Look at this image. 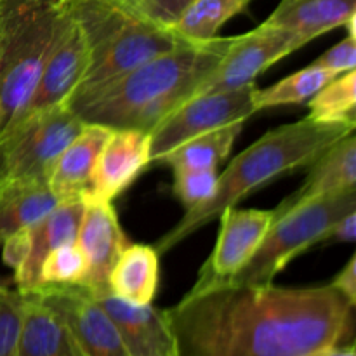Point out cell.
<instances>
[{"label": "cell", "instance_id": "cell-1", "mask_svg": "<svg viewBox=\"0 0 356 356\" xmlns=\"http://www.w3.org/2000/svg\"><path fill=\"white\" fill-rule=\"evenodd\" d=\"M355 306L332 285L216 284L165 309L177 356H325L351 336Z\"/></svg>", "mask_w": 356, "mask_h": 356}, {"label": "cell", "instance_id": "cell-2", "mask_svg": "<svg viewBox=\"0 0 356 356\" xmlns=\"http://www.w3.org/2000/svg\"><path fill=\"white\" fill-rule=\"evenodd\" d=\"M235 37H216L155 56L125 75L73 94L70 110L87 124L152 132L160 120L195 96Z\"/></svg>", "mask_w": 356, "mask_h": 356}, {"label": "cell", "instance_id": "cell-3", "mask_svg": "<svg viewBox=\"0 0 356 356\" xmlns=\"http://www.w3.org/2000/svg\"><path fill=\"white\" fill-rule=\"evenodd\" d=\"M355 124L320 122L305 117L294 124L268 131L219 174L218 188L211 200L188 209L183 219L156 242V252L172 250L202 226L218 219L225 209L236 207L243 197L264 184L312 167L330 146L355 132Z\"/></svg>", "mask_w": 356, "mask_h": 356}, {"label": "cell", "instance_id": "cell-4", "mask_svg": "<svg viewBox=\"0 0 356 356\" xmlns=\"http://www.w3.org/2000/svg\"><path fill=\"white\" fill-rule=\"evenodd\" d=\"M68 6L89 49V65L73 94L104 86L155 56L188 44L170 28L138 16L118 0H68Z\"/></svg>", "mask_w": 356, "mask_h": 356}, {"label": "cell", "instance_id": "cell-5", "mask_svg": "<svg viewBox=\"0 0 356 356\" xmlns=\"http://www.w3.org/2000/svg\"><path fill=\"white\" fill-rule=\"evenodd\" d=\"M70 19L68 0H0V132L24 110Z\"/></svg>", "mask_w": 356, "mask_h": 356}, {"label": "cell", "instance_id": "cell-6", "mask_svg": "<svg viewBox=\"0 0 356 356\" xmlns=\"http://www.w3.org/2000/svg\"><path fill=\"white\" fill-rule=\"evenodd\" d=\"M353 211H356V188L323 195L291 209L275 219L256 254L235 277L229 278L228 284H273L275 277L294 257L320 245L330 225Z\"/></svg>", "mask_w": 356, "mask_h": 356}, {"label": "cell", "instance_id": "cell-7", "mask_svg": "<svg viewBox=\"0 0 356 356\" xmlns=\"http://www.w3.org/2000/svg\"><path fill=\"white\" fill-rule=\"evenodd\" d=\"M86 122L68 104L21 117L0 132V186L47 181L59 153Z\"/></svg>", "mask_w": 356, "mask_h": 356}, {"label": "cell", "instance_id": "cell-8", "mask_svg": "<svg viewBox=\"0 0 356 356\" xmlns=\"http://www.w3.org/2000/svg\"><path fill=\"white\" fill-rule=\"evenodd\" d=\"M256 90V82H252L238 89L190 97L149 132L152 163H159L167 153L195 136L245 122L257 111L254 104Z\"/></svg>", "mask_w": 356, "mask_h": 356}, {"label": "cell", "instance_id": "cell-9", "mask_svg": "<svg viewBox=\"0 0 356 356\" xmlns=\"http://www.w3.org/2000/svg\"><path fill=\"white\" fill-rule=\"evenodd\" d=\"M302 45H306V42L292 31L270 26L266 23L259 24L249 33L233 38L225 58L200 83L195 96L238 89L256 82L264 70L301 49Z\"/></svg>", "mask_w": 356, "mask_h": 356}, {"label": "cell", "instance_id": "cell-10", "mask_svg": "<svg viewBox=\"0 0 356 356\" xmlns=\"http://www.w3.org/2000/svg\"><path fill=\"white\" fill-rule=\"evenodd\" d=\"M58 313L87 356H129L110 316L82 284H42L28 292Z\"/></svg>", "mask_w": 356, "mask_h": 356}, {"label": "cell", "instance_id": "cell-11", "mask_svg": "<svg viewBox=\"0 0 356 356\" xmlns=\"http://www.w3.org/2000/svg\"><path fill=\"white\" fill-rule=\"evenodd\" d=\"M221 232L212 254L190 291H202L235 277L256 254L275 221V212L259 209L228 207L219 216Z\"/></svg>", "mask_w": 356, "mask_h": 356}, {"label": "cell", "instance_id": "cell-12", "mask_svg": "<svg viewBox=\"0 0 356 356\" xmlns=\"http://www.w3.org/2000/svg\"><path fill=\"white\" fill-rule=\"evenodd\" d=\"M87 289L113 322L129 356H177L176 337L165 309L124 301L108 285Z\"/></svg>", "mask_w": 356, "mask_h": 356}, {"label": "cell", "instance_id": "cell-13", "mask_svg": "<svg viewBox=\"0 0 356 356\" xmlns=\"http://www.w3.org/2000/svg\"><path fill=\"white\" fill-rule=\"evenodd\" d=\"M152 163L149 132L138 129H111L94 165L89 186L80 198L87 202H113Z\"/></svg>", "mask_w": 356, "mask_h": 356}, {"label": "cell", "instance_id": "cell-14", "mask_svg": "<svg viewBox=\"0 0 356 356\" xmlns=\"http://www.w3.org/2000/svg\"><path fill=\"white\" fill-rule=\"evenodd\" d=\"M87 65H89V49H87L86 37L72 14V19L63 30L61 37L54 44L42 68L26 106L16 120L35 111L68 103L70 96L86 73Z\"/></svg>", "mask_w": 356, "mask_h": 356}, {"label": "cell", "instance_id": "cell-15", "mask_svg": "<svg viewBox=\"0 0 356 356\" xmlns=\"http://www.w3.org/2000/svg\"><path fill=\"white\" fill-rule=\"evenodd\" d=\"M127 243L113 204L87 202L76 235V245L87 261V271L80 284L86 287L108 285L113 264Z\"/></svg>", "mask_w": 356, "mask_h": 356}, {"label": "cell", "instance_id": "cell-16", "mask_svg": "<svg viewBox=\"0 0 356 356\" xmlns=\"http://www.w3.org/2000/svg\"><path fill=\"white\" fill-rule=\"evenodd\" d=\"M83 211L86 204L82 198L59 202L49 214L28 226L31 238L30 254L26 261L14 271L16 291L19 294H28L42 285L40 268L49 252L66 243L76 242Z\"/></svg>", "mask_w": 356, "mask_h": 356}, {"label": "cell", "instance_id": "cell-17", "mask_svg": "<svg viewBox=\"0 0 356 356\" xmlns=\"http://www.w3.org/2000/svg\"><path fill=\"white\" fill-rule=\"evenodd\" d=\"M110 134V127L86 122L79 134L59 153L47 177L49 188L59 202L82 197L89 186L97 156Z\"/></svg>", "mask_w": 356, "mask_h": 356}, {"label": "cell", "instance_id": "cell-18", "mask_svg": "<svg viewBox=\"0 0 356 356\" xmlns=\"http://www.w3.org/2000/svg\"><path fill=\"white\" fill-rule=\"evenodd\" d=\"M356 188V138L355 132L330 146L312 167L305 183L273 209L275 219L291 209L336 191Z\"/></svg>", "mask_w": 356, "mask_h": 356}, {"label": "cell", "instance_id": "cell-19", "mask_svg": "<svg viewBox=\"0 0 356 356\" xmlns=\"http://www.w3.org/2000/svg\"><path fill=\"white\" fill-rule=\"evenodd\" d=\"M23 296L16 356H87L58 313L31 294Z\"/></svg>", "mask_w": 356, "mask_h": 356}, {"label": "cell", "instance_id": "cell-20", "mask_svg": "<svg viewBox=\"0 0 356 356\" xmlns=\"http://www.w3.org/2000/svg\"><path fill=\"white\" fill-rule=\"evenodd\" d=\"M355 17L356 0H282L264 23L292 31L308 44Z\"/></svg>", "mask_w": 356, "mask_h": 356}, {"label": "cell", "instance_id": "cell-21", "mask_svg": "<svg viewBox=\"0 0 356 356\" xmlns=\"http://www.w3.org/2000/svg\"><path fill=\"white\" fill-rule=\"evenodd\" d=\"M159 257L155 247L127 243L108 278L110 291L132 305H152L159 289Z\"/></svg>", "mask_w": 356, "mask_h": 356}, {"label": "cell", "instance_id": "cell-22", "mask_svg": "<svg viewBox=\"0 0 356 356\" xmlns=\"http://www.w3.org/2000/svg\"><path fill=\"white\" fill-rule=\"evenodd\" d=\"M59 200L47 181H24L0 186V245L52 211Z\"/></svg>", "mask_w": 356, "mask_h": 356}, {"label": "cell", "instance_id": "cell-23", "mask_svg": "<svg viewBox=\"0 0 356 356\" xmlns=\"http://www.w3.org/2000/svg\"><path fill=\"white\" fill-rule=\"evenodd\" d=\"M243 129V122L214 129L205 134L195 136L183 145L167 153L159 163L181 169H216L228 159L233 145Z\"/></svg>", "mask_w": 356, "mask_h": 356}, {"label": "cell", "instance_id": "cell-24", "mask_svg": "<svg viewBox=\"0 0 356 356\" xmlns=\"http://www.w3.org/2000/svg\"><path fill=\"white\" fill-rule=\"evenodd\" d=\"M252 0H195L170 30L188 44H202L218 37L226 21L242 13Z\"/></svg>", "mask_w": 356, "mask_h": 356}, {"label": "cell", "instance_id": "cell-25", "mask_svg": "<svg viewBox=\"0 0 356 356\" xmlns=\"http://www.w3.org/2000/svg\"><path fill=\"white\" fill-rule=\"evenodd\" d=\"M336 76L337 73L330 72V70L316 68V66L309 65L308 68L285 76V79L273 83L268 89H259L257 87L256 96H254L256 110L259 111L264 110V108L305 103V101L315 96L325 83H329Z\"/></svg>", "mask_w": 356, "mask_h": 356}, {"label": "cell", "instance_id": "cell-26", "mask_svg": "<svg viewBox=\"0 0 356 356\" xmlns=\"http://www.w3.org/2000/svg\"><path fill=\"white\" fill-rule=\"evenodd\" d=\"M308 117L356 125V72L350 70L322 87L308 103Z\"/></svg>", "mask_w": 356, "mask_h": 356}, {"label": "cell", "instance_id": "cell-27", "mask_svg": "<svg viewBox=\"0 0 356 356\" xmlns=\"http://www.w3.org/2000/svg\"><path fill=\"white\" fill-rule=\"evenodd\" d=\"M87 261L76 242L58 247L42 263V284H80Z\"/></svg>", "mask_w": 356, "mask_h": 356}, {"label": "cell", "instance_id": "cell-28", "mask_svg": "<svg viewBox=\"0 0 356 356\" xmlns=\"http://www.w3.org/2000/svg\"><path fill=\"white\" fill-rule=\"evenodd\" d=\"M218 179L216 169L174 170V193L186 209L198 207L211 200L218 188Z\"/></svg>", "mask_w": 356, "mask_h": 356}, {"label": "cell", "instance_id": "cell-29", "mask_svg": "<svg viewBox=\"0 0 356 356\" xmlns=\"http://www.w3.org/2000/svg\"><path fill=\"white\" fill-rule=\"evenodd\" d=\"M23 296L9 287L0 294V356H16Z\"/></svg>", "mask_w": 356, "mask_h": 356}, {"label": "cell", "instance_id": "cell-30", "mask_svg": "<svg viewBox=\"0 0 356 356\" xmlns=\"http://www.w3.org/2000/svg\"><path fill=\"white\" fill-rule=\"evenodd\" d=\"M138 16L169 28L195 0H118Z\"/></svg>", "mask_w": 356, "mask_h": 356}, {"label": "cell", "instance_id": "cell-31", "mask_svg": "<svg viewBox=\"0 0 356 356\" xmlns=\"http://www.w3.org/2000/svg\"><path fill=\"white\" fill-rule=\"evenodd\" d=\"M312 66L316 68L330 70V72L346 73L350 70H355L356 66V35H348L346 38L330 47L329 51L323 52L318 59L312 63Z\"/></svg>", "mask_w": 356, "mask_h": 356}, {"label": "cell", "instance_id": "cell-32", "mask_svg": "<svg viewBox=\"0 0 356 356\" xmlns=\"http://www.w3.org/2000/svg\"><path fill=\"white\" fill-rule=\"evenodd\" d=\"M30 229L24 228L21 232L10 235L6 242L2 243V259L3 263L14 271L26 261L28 254H30Z\"/></svg>", "mask_w": 356, "mask_h": 356}, {"label": "cell", "instance_id": "cell-33", "mask_svg": "<svg viewBox=\"0 0 356 356\" xmlns=\"http://www.w3.org/2000/svg\"><path fill=\"white\" fill-rule=\"evenodd\" d=\"M356 238V211L348 212L341 219L330 225L325 235L322 236L320 243H350Z\"/></svg>", "mask_w": 356, "mask_h": 356}, {"label": "cell", "instance_id": "cell-34", "mask_svg": "<svg viewBox=\"0 0 356 356\" xmlns=\"http://www.w3.org/2000/svg\"><path fill=\"white\" fill-rule=\"evenodd\" d=\"M336 291H339L351 305H356V257L353 256L348 261L346 266L336 275L332 282H330Z\"/></svg>", "mask_w": 356, "mask_h": 356}, {"label": "cell", "instance_id": "cell-35", "mask_svg": "<svg viewBox=\"0 0 356 356\" xmlns=\"http://www.w3.org/2000/svg\"><path fill=\"white\" fill-rule=\"evenodd\" d=\"M325 356H356L355 344H339V346H336L334 350H330Z\"/></svg>", "mask_w": 356, "mask_h": 356}, {"label": "cell", "instance_id": "cell-36", "mask_svg": "<svg viewBox=\"0 0 356 356\" xmlns=\"http://www.w3.org/2000/svg\"><path fill=\"white\" fill-rule=\"evenodd\" d=\"M6 289H7V285L0 284V294H2V292H3V291H6Z\"/></svg>", "mask_w": 356, "mask_h": 356}]
</instances>
